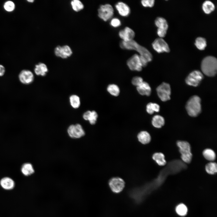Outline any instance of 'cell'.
Returning a JSON list of instances; mask_svg holds the SVG:
<instances>
[{"label":"cell","mask_w":217,"mask_h":217,"mask_svg":"<svg viewBox=\"0 0 217 217\" xmlns=\"http://www.w3.org/2000/svg\"><path fill=\"white\" fill-rule=\"evenodd\" d=\"M120 46L123 49L136 51L140 56L145 59L148 62L152 60V55L149 50L134 39L127 42L122 41L120 43Z\"/></svg>","instance_id":"obj_1"},{"label":"cell","mask_w":217,"mask_h":217,"mask_svg":"<svg viewBox=\"0 0 217 217\" xmlns=\"http://www.w3.org/2000/svg\"><path fill=\"white\" fill-rule=\"evenodd\" d=\"M201 69L203 73L209 77L214 76L217 72L216 58L212 56L206 57L201 62Z\"/></svg>","instance_id":"obj_2"},{"label":"cell","mask_w":217,"mask_h":217,"mask_svg":"<svg viewBox=\"0 0 217 217\" xmlns=\"http://www.w3.org/2000/svg\"><path fill=\"white\" fill-rule=\"evenodd\" d=\"M186 108L190 116L193 117L198 116L201 109L200 98L197 96H192L187 101Z\"/></svg>","instance_id":"obj_3"},{"label":"cell","mask_w":217,"mask_h":217,"mask_svg":"<svg viewBox=\"0 0 217 217\" xmlns=\"http://www.w3.org/2000/svg\"><path fill=\"white\" fill-rule=\"evenodd\" d=\"M177 144L181 154L182 160L186 163H190L192 157L190 144L186 141H178L177 142Z\"/></svg>","instance_id":"obj_4"},{"label":"cell","mask_w":217,"mask_h":217,"mask_svg":"<svg viewBox=\"0 0 217 217\" xmlns=\"http://www.w3.org/2000/svg\"><path fill=\"white\" fill-rule=\"evenodd\" d=\"M98 16L101 19L106 21L111 19L114 15L112 6L108 4L101 5L98 10Z\"/></svg>","instance_id":"obj_5"},{"label":"cell","mask_w":217,"mask_h":217,"mask_svg":"<svg viewBox=\"0 0 217 217\" xmlns=\"http://www.w3.org/2000/svg\"><path fill=\"white\" fill-rule=\"evenodd\" d=\"M111 190L114 193H118L121 192L125 186V182L122 178L118 177H113L110 178L108 183Z\"/></svg>","instance_id":"obj_6"},{"label":"cell","mask_w":217,"mask_h":217,"mask_svg":"<svg viewBox=\"0 0 217 217\" xmlns=\"http://www.w3.org/2000/svg\"><path fill=\"white\" fill-rule=\"evenodd\" d=\"M158 95L162 101H166L170 99L171 89L169 84L163 82L157 88Z\"/></svg>","instance_id":"obj_7"},{"label":"cell","mask_w":217,"mask_h":217,"mask_svg":"<svg viewBox=\"0 0 217 217\" xmlns=\"http://www.w3.org/2000/svg\"><path fill=\"white\" fill-rule=\"evenodd\" d=\"M67 132L69 137L74 139L82 137L85 133L82 126L79 124L70 125L68 128Z\"/></svg>","instance_id":"obj_8"},{"label":"cell","mask_w":217,"mask_h":217,"mask_svg":"<svg viewBox=\"0 0 217 217\" xmlns=\"http://www.w3.org/2000/svg\"><path fill=\"white\" fill-rule=\"evenodd\" d=\"M202 73L198 70L194 71L190 73L186 79V82L188 85L197 86L203 79Z\"/></svg>","instance_id":"obj_9"},{"label":"cell","mask_w":217,"mask_h":217,"mask_svg":"<svg viewBox=\"0 0 217 217\" xmlns=\"http://www.w3.org/2000/svg\"><path fill=\"white\" fill-rule=\"evenodd\" d=\"M127 64L129 68L133 71H140L142 69L140 55L134 54L127 60Z\"/></svg>","instance_id":"obj_10"},{"label":"cell","mask_w":217,"mask_h":217,"mask_svg":"<svg viewBox=\"0 0 217 217\" xmlns=\"http://www.w3.org/2000/svg\"><path fill=\"white\" fill-rule=\"evenodd\" d=\"M152 45L154 49L159 53L168 52L170 51L168 45L161 38L156 39L152 43Z\"/></svg>","instance_id":"obj_11"},{"label":"cell","mask_w":217,"mask_h":217,"mask_svg":"<svg viewBox=\"0 0 217 217\" xmlns=\"http://www.w3.org/2000/svg\"><path fill=\"white\" fill-rule=\"evenodd\" d=\"M18 78L20 82L24 85H29L34 81V76L33 73L30 70L24 69L19 73Z\"/></svg>","instance_id":"obj_12"},{"label":"cell","mask_w":217,"mask_h":217,"mask_svg":"<svg viewBox=\"0 0 217 217\" xmlns=\"http://www.w3.org/2000/svg\"><path fill=\"white\" fill-rule=\"evenodd\" d=\"M54 52L57 56L64 59L70 57L72 54L71 48L68 45L57 46L55 48Z\"/></svg>","instance_id":"obj_13"},{"label":"cell","mask_w":217,"mask_h":217,"mask_svg":"<svg viewBox=\"0 0 217 217\" xmlns=\"http://www.w3.org/2000/svg\"><path fill=\"white\" fill-rule=\"evenodd\" d=\"M118 35L122 41L127 42L133 40L135 36V33L130 28L126 27L119 31Z\"/></svg>","instance_id":"obj_14"},{"label":"cell","mask_w":217,"mask_h":217,"mask_svg":"<svg viewBox=\"0 0 217 217\" xmlns=\"http://www.w3.org/2000/svg\"><path fill=\"white\" fill-rule=\"evenodd\" d=\"M115 8L119 15L122 17H127L130 14V7L124 2H118L115 4Z\"/></svg>","instance_id":"obj_15"},{"label":"cell","mask_w":217,"mask_h":217,"mask_svg":"<svg viewBox=\"0 0 217 217\" xmlns=\"http://www.w3.org/2000/svg\"><path fill=\"white\" fill-rule=\"evenodd\" d=\"M98 115L97 112L95 111H87L85 112L83 115V118L86 121H89L91 125L95 124L97 121Z\"/></svg>","instance_id":"obj_16"},{"label":"cell","mask_w":217,"mask_h":217,"mask_svg":"<svg viewBox=\"0 0 217 217\" xmlns=\"http://www.w3.org/2000/svg\"><path fill=\"white\" fill-rule=\"evenodd\" d=\"M137 138L138 141L143 145L148 144L151 140V137L149 133L145 131H141L138 133Z\"/></svg>","instance_id":"obj_17"},{"label":"cell","mask_w":217,"mask_h":217,"mask_svg":"<svg viewBox=\"0 0 217 217\" xmlns=\"http://www.w3.org/2000/svg\"><path fill=\"white\" fill-rule=\"evenodd\" d=\"M0 184L4 189L7 190H11L15 186V182L11 178L8 177L2 178L0 181Z\"/></svg>","instance_id":"obj_18"},{"label":"cell","mask_w":217,"mask_h":217,"mask_svg":"<svg viewBox=\"0 0 217 217\" xmlns=\"http://www.w3.org/2000/svg\"><path fill=\"white\" fill-rule=\"evenodd\" d=\"M137 90L139 93L142 95L149 96L151 92V88L149 84L144 81L137 87Z\"/></svg>","instance_id":"obj_19"},{"label":"cell","mask_w":217,"mask_h":217,"mask_svg":"<svg viewBox=\"0 0 217 217\" xmlns=\"http://www.w3.org/2000/svg\"><path fill=\"white\" fill-rule=\"evenodd\" d=\"M34 72L37 76H44L48 72V69L46 65L42 63H39L35 65Z\"/></svg>","instance_id":"obj_20"},{"label":"cell","mask_w":217,"mask_h":217,"mask_svg":"<svg viewBox=\"0 0 217 217\" xmlns=\"http://www.w3.org/2000/svg\"><path fill=\"white\" fill-rule=\"evenodd\" d=\"M155 24L158 29L167 31L168 25L167 21L164 18L160 17H157L155 21Z\"/></svg>","instance_id":"obj_21"},{"label":"cell","mask_w":217,"mask_h":217,"mask_svg":"<svg viewBox=\"0 0 217 217\" xmlns=\"http://www.w3.org/2000/svg\"><path fill=\"white\" fill-rule=\"evenodd\" d=\"M152 159L159 166H163L166 164L164 155L162 153H155L152 156Z\"/></svg>","instance_id":"obj_22"},{"label":"cell","mask_w":217,"mask_h":217,"mask_svg":"<svg viewBox=\"0 0 217 217\" xmlns=\"http://www.w3.org/2000/svg\"><path fill=\"white\" fill-rule=\"evenodd\" d=\"M21 171L25 176H28L34 173V170L31 163H26L22 165L21 168Z\"/></svg>","instance_id":"obj_23"},{"label":"cell","mask_w":217,"mask_h":217,"mask_svg":"<svg viewBox=\"0 0 217 217\" xmlns=\"http://www.w3.org/2000/svg\"><path fill=\"white\" fill-rule=\"evenodd\" d=\"M152 125L155 127L160 128L165 124V120L162 116L156 115L153 117L152 120Z\"/></svg>","instance_id":"obj_24"},{"label":"cell","mask_w":217,"mask_h":217,"mask_svg":"<svg viewBox=\"0 0 217 217\" xmlns=\"http://www.w3.org/2000/svg\"><path fill=\"white\" fill-rule=\"evenodd\" d=\"M215 9L214 4L210 1H205L202 5V9L204 12L207 14H209L213 11Z\"/></svg>","instance_id":"obj_25"},{"label":"cell","mask_w":217,"mask_h":217,"mask_svg":"<svg viewBox=\"0 0 217 217\" xmlns=\"http://www.w3.org/2000/svg\"><path fill=\"white\" fill-rule=\"evenodd\" d=\"M203 156L206 160L212 162L215 159L216 155L214 151L210 149H206L203 152Z\"/></svg>","instance_id":"obj_26"},{"label":"cell","mask_w":217,"mask_h":217,"mask_svg":"<svg viewBox=\"0 0 217 217\" xmlns=\"http://www.w3.org/2000/svg\"><path fill=\"white\" fill-rule=\"evenodd\" d=\"M71 106L74 108H77L80 106V97L76 95H72L69 97Z\"/></svg>","instance_id":"obj_27"},{"label":"cell","mask_w":217,"mask_h":217,"mask_svg":"<svg viewBox=\"0 0 217 217\" xmlns=\"http://www.w3.org/2000/svg\"><path fill=\"white\" fill-rule=\"evenodd\" d=\"M206 172L210 175H214L217 172V165L215 162H211L207 163L205 166Z\"/></svg>","instance_id":"obj_28"},{"label":"cell","mask_w":217,"mask_h":217,"mask_svg":"<svg viewBox=\"0 0 217 217\" xmlns=\"http://www.w3.org/2000/svg\"><path fill=\"white\" fill-rule=\"evenodd\" d=\"M195 44L197 48L200 50H204L206 46V41L204 38L198 37L196 39Z\"/></svg>","instance_id":"obj_29"},{"label":"cell","mask_w":217,"mask_h":217,"mask_svg":"<svg viewBox=\"0 0 217 217\" xmlns=\"http://www.w3.org/2000/svg\"><path fill=\"white\" fill-rule=\"evenodd\" d=\"M160 107L158 104L150 102L146 106V111L150 114H153L154 112H158L159 111Z\"/></svg>","instance_id":"obj_30"},{"label":"cell","mask_w":217,"mask_h":217,"mask_svg":"<svg viewBox=\"0 0 217 217\" xmlns=\"http://www.w3.org/2000/svg\"><path fill=\"white\" fill-rule=\"evenodd\" d=\"M107 90L111 95L114 96H118L120 93L118 86L115 84H110L107 87Z\"/></svg>","instance_id":"obj_31"},{"label":"cell","mask_w":217,"mask_h":217,"mask_svg":"<svg viewBox=\"0 0 217 217\" xmlns=\"http://www.w3.org/2000/svg\"><path fill=\"white\" fill-rule=\"evenodd\" d=\"M72 8L76 12H79L83 9L84 5L82 3L78 0H73L71 2Z\"/></svg>","instance_id":"obj_32"},{"label":"cell","mask_w":217,"mask_h":217,"mask_svg":"<svg viewBox=\"0 0 217 217\" xmlns=\"http://www.w3.org/2000/svg\"><path fill=\"white\" fill-rule=\"evenodd\" d=\"M176 212L179 215L182 216H184L187 213V208L184 204H181L177 207Z\"/></svg>","instance_id":"obj_33"},{"label":"cell","mask_w":217,"mask_h":217,"mask_svg":"<svg viewBox=\"0 0 217 217\" xmlns=\"http://www.w3.org/2000/svg\"><path fill=\"white\" fill-rule=\"evenodd\" d=\"M4 9L7 11L11 12L13 11L15 8L14 3L11 1H8L5 2L3 5Z\"/></svg>","instance_id":"obj_34"},{"label":"cell","mask_w":217,"mask_h":217,"mask_svg":"<svg viewBox=\"0 0 217 217\" xmlns=\"http://www.w3.org/2000/svg\"><path fill=\"white\" fill-rule=\"evenodd\" d=\"M110 25L114 28L119 27L121 25V22L120 20L117 18H114L112 19L110 21Z\"/></svg>","instance_id":"obj_35"},{"label":"cell","mask_w":217,"mask_h":217,"mask_svg":"<svg viewBox=\"0 0 217 217\" xmlns=\"http://www.w3.org/2000/svg\"><path fill=\"white\" fill-rule=\"evenodd\" d=\"M141 5L145 7H152L154 5V0H143L141 2Z\"/></svg>","instance_id":"obj_36"},{"label":"cell","mask_w":217,"mask_h":217,"mask_svg":"<svg viewBox=\"0 0 217 217\" xmlns=\"http://www.w3.org/2000/svg\"><path fill=\"white\" fill-rule=\"evenodd\" d=\"M143 78L140 77H134L132 80V84L137 86H138L140 85L143 82Z\"/></svg>","instance_id":"obj_37"},{"label":"cell","mask_w":217,"mask_h":217,"mask_svg":"<svg viewBox=\"0 0 217 217\" xmlns=\"http://www.w3.org/2000/svg\"><path fill=\"white\" fill-rule=\"evenodd\" d=\"M5 72V69L2 65L0 64V77L3 76Z\"/></svg>","instance_id":"obj_38"},{"label":"cell","mask_w":217,"mask_h":217,"mask_svg":"<svg viewBox=\"0 0 217 217\" xmlns=\"http://www.w3.org/2000/svg\"><path fill=\"white\" fill-rule=\"evenodd\" d=\"M27 1L29 2L32 3L34 1L33 0H27Z\"/></svg>","instance_id":"obj_39"}]
</instances>
